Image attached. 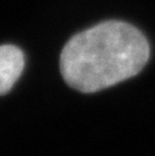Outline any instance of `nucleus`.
Masks as SVG:
<instances>
[{
  "label": "nucleus",
  "instance_id": "nucleus-1",
  "mask_svg": "<svg viewBox=\"0 0 155 156\" xmlns=\"http://www.w3.org/2000/svg\"><path fill=\"white\" fill-rule=\"evenodd\" d=\"M150 58L140 30L107 21L73 36L60 54L63 80L82 93H93L135 77Z\"/></svg>",
  "mask_w": 155,
  "mask_h": 156
},
{
  "label": "nucleus",
  "instance_id": "nucleus-2",
  "mask_svg": "<svg viewBox=\"0 0 155 156\" xmlns=\"http://www.w3.org/2000/svg\"><path fill=\"white\" fill-rule=\"evenodd\" d=\"M25 67L23 52L15 45H0V96L11 90Z\"/></svg>",
  "mask_w": 155,
  "mask_h": 156
}]
</instances>
